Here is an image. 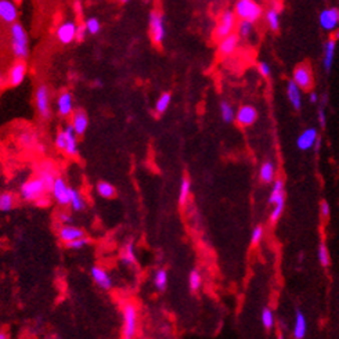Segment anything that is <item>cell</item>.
I'll list each match as a JSON object with an SVG mask.
<instances>
[{
    "label": "cell",
    "mask_w": 339,
    "mask_h": 339,
    "mask_svg": "<svg viewBox=\"0 0 339 339\" xmlns=\"http://www.w3.org/2000/svg\"><path fill=\"white\" fill-rule=\"evenodd\" d=\"M90 244V240L87 238L86 236L81 237V238H76L74 241L67 242L65 245L68 249H75V251H78V249H83V248H86L87 245Z\"/></svg>",
    "instance_id": "7bdbcfd3"
},
{
    "label": "cell",
    "mask_w": 339,
    "mask_h": 339,
    "mask_svg": "<svg viewBox=\"0 0 339 339\" xmlns=\"http://www.w3.org/2000/svg\"><path fill=\"white\" fill-rule=\"evenodd\" d=\"M28 74V65L25 60H17L16 63L13 64L10 69H9V74H7V85L10 87H17L20 85H23V82L25 81Z\"/></svg>",
    "instance_id": "8fae6325"
},
{
    "label": "cell",
    "mask_w": 339,
    "mask_h": 339,
    "mask_svg": "<svg viewBox=\"0 0 339 339\" xmlns=\"http://www.w3.org/2000/svg\"><path fill=\"white\" fill-rule=\"evenodd\" d=\"M76 31H78V24L74 20H67L57 27L56 31V38L61 45H71L72 42L76 41Z\"/></svg>",
    "instance_id": "7c38bea8"
},
{
    "label": "cell",
    "mask_w": 339,
    "mask_h": 339,
    "mask_svg": "<svg viewBox=\"0 0 339 339\" xmlns=\"http://www.w3.org/2000/svg\"><path fill=\"white\" fill-rule=\"evenodd\" d=\"M121 260L123 265L126 266H134L137 262V256H136V249H134V244L132 241L126 242L121 251Z\"/></svg>",
    "instance_id": "83f0119b"
},
{
    "label": "cell",
    "mask_w": 339,
    "mask_h": 339,
    "mask_svg": "<svg viewBox=\"0 0 339 339\" xmlns=\"http://www.w3.org/2000/svg\"><path fill=\"white\" fill-rule=\"evenodd\" d=\"M90 276H92L93 281L96 282V285L100 287L104 291H109L112 289V278L108 274V271L105 270L101 266H93L92 270H90Z\"/></svg>",
    "instance_id": "e0dca14e"
},
{
    "label": "cell",
    "mask_w": 339,
    "mask_h": 339,
    "mask_svg": "<svg viewBox=\"0 0 339 339\" xmlns=\"http://www.w3.org/2000/svg\"><path fill=\"white\" fill-rule=\"evenodd\" d=\"M260 320H262V324H263V327H265L266 331H270V329L274 328L276 317H274V313H273V310H271L270 307H263V309H262Z\"/></svg>",
    "instance_id": "8d00e7d4"
},
{
    "label": "cell",
    "mask_w": 339,
    "mask_h": 339,
    "mask_svg": "<svg viewBox=\"0 0 339 339\" xmlns=\"http://www.w3.org/2000/svg\"><path fill=\"white\" fill-rule=\"evenodd\" d=\"M307 332V320L300 309L295 310V322H293V338L303 339Z\"/></svg>",
    "instance_id": "d4e9b609"
},
{
    "label": "cell",
    "mask_w": 339,
    "mask_h": 339,
    "mask_svg": "<svg viewBox=\"0 0 339 339\" xmlns=\"http://www.w3.org/2000/svg\"><path fill=\"white\" fill-rule=\"evenodd\" d=\"M49 191L45 182L39 176L29 179L20 187V197L24 201L35 202L38 205H41V202H46L45 197Z\"/></svg>",
    "instance_id": "7a4b0ae2"
},
{
    "label": "cell",
    "mask_w": 339,
    "mask_h": 339,
    "mask_svg": "<svg viewBox=\"0 0 339 339\" xmlns=\"http://www.w3.org/2000/svg\"><path fill=\"white\" fill-rule=\"evenodd\" d=\"M71 189L65 179L57 176L52 186V196L60 207H69L71 204Z\"/></svg>",
    "instance_id": "9c48e42d"
},
{
    "label": "cell",
    "mask_w": 339,
    "mask_h": 339,
    "mask_svg": "<svg viewBox=\"0 0 339 339\" xmlns=\"http://www.w3.org/2000/svg\"><path fill=\"white\" fill-rule=\"evenodd\" d=\"M320 134L317 132L316 127H307L303 132L300 133L296 138V147H298L300 151H307V149H311L314 147V143H316L317 137Z\"/></svg>",
    "instance_id": "d6986e66"
},
{
    "label": "cell",
    "mask_w": 339,
    "mask_h": 339,
    "mask_svg": "<svg viewBox=\"0 0 339 339\" xmlns=\"http://www.w3.org/2000/svg\"><path fill=\"white\" fill-rule=\"evenodd\" d=\"M93 85H94V86H103V83H101L100 81H96L94 83H93Z\"/></svg>",
    "instance_id": "94428289"
},
{
    "label": "cell",
    "mask_w": 339,
    "mask_h": 339,
    "mask_svg": "<svg viewBox=\"0 0 339 339\" xmlns=\"http://www.w3.org/2000/svg\"><path fill=\"white\" fill-rule=\"evenodd\" d=\"M320 147H321V137L318 136L316 140V143H314V152H316V155H318V152H320Z\"/></svg>",
    "instance_id": "f5cc1de1"
},
{
    "label": "cell",
    "mask_w": 339,
    "mask_h": 339,
    "mask_svg": "<svg viewBox=\"0 0 339 339\" xmlns=\"http://www.w3.org/2000/svg\"><path fill=\"white\" fill-rule=\"evenodd\" d=\"M219 111H220V116L226 123H231L236 121V111L233 108L229 101H220L219 104Z\"/></svg>",
    "instance_id": "d6a6232c"
},
{
    "label": "cell",
    "mask_w": 339,
    "mask_h": 339,
    "mask_svg": "<svg viewBox=\"0 0 339 339\" xmlns=\"http://www.w3.org/2000/svg\"><path fill=\"white\" fill-rule=\"evenodd\" d=\"M191 194V182L189 178L182 179V183H180V189H179V205L184 207Z\"/></svg>",
    "instance_id": "f546056e"
},
{
    "label": "cell",
    "mask_w": 339,
    "mask_h": 339,
    "mask_svg": "<svg viewBox=\"0 0 339 339\" xmlns=\"http://www.w3.org/2000/svg\"><path fill=\"white\" fill-rule=\"evenodd\" d=\"M292 81L298 85L302 90H309L310 92L314 85V79H313V72L309 64H300L296 68L293 69Z\"/></svg>",
    "instance_id": "30bf717a"
},
{
    "label": "cell",
    "mask_w": 339,
    "mask_h": 339,
    "mask_svg": "<svg viewBox=\"0 0 339 339\" xmlns=\"http://www.w3.org/2000/svg\"><path fill=\"white\" fill-rule=\"evenodd\" d=\"M36 176H39V178L45 182V184H46L49 190H52L53 183H54V180H56V178H57V175H56V169L53 167L52 163H43V166L39 169V172H38Z\"/></svg>",
    "instance_id": "4316f807"
},
{
    "label": "cell",
    "mask_w": 339,
    "mask_h": 339,
    "mask_svg": "<svg viewBox=\"0 0 339 339\" xmlns=\"http://www.w3.org/2000/svg\"><path fill=\"white\" fill-rule=\"evenodd\" d=\"M234 13L238 20H247L256 24L263 16V9L255 0H237Z\"/></svg>",
    "instance_id": "5b68a950"
},
{
    "label": "cell",
    "mask_w": 339,
    "mask_h": 339,
    "mask_svg": "<svg viewBox=\"0 0 339 339\" xmlns=\"http://www.w3.org/2000/svg\"><path fill=\"white\" fill-rule=\"evenodd\" d=\"M202 285V276L200 270H191V273L189 274V287H190L191 292H197L200 291V288Z\"/></svg>",
    "instance_id": "ab89813d"
},
{
    "label": "cell",
    "mask_w": 339,
    "mask_h": 339,
    "mask_svg": "<svg viewBox=\"0 0 339 339\" xmlns=\"http://www.w3.org/2000/svg\"><path fill=\"white\" fill-rule=\"evenodd\" d=\"M83 236H85V231L79 229V227H75L72 224H63L58 229V238L64 244L74 241L76 238H81Z\"/></svg>",
    "instance_id": "44dd1931"
},
{
    "label": "cell",
    "mask_w": 339,
    "mask_h": 339,
    "mask_svg": "<svg viewBox=\"0 0 339 339\" xmlns=\"http://www.w3.org/2000/svg\"><path fill=\"white\" fill-rule=\"evenodd\" d=\"M18 12L17 3L14 0H0V20L6 24H14L17 23Z\"/></svg>",
    "instance_id": "9a60e30c"
},
{
    "label": "cell",
    "mask_w": 339,
    "mask_h": 339,
    "mask_svg": "<svg viewBox=\"0 0 339 339\" xmlns=\"http://www.w3.org/2000/svg\"><path fill=\"white\" fill-rule=\"evenodd\" d=\"M138 311L133 302H126L122 306V338L133 339L137 333Z\"/></svg>",
    "instance_id": "277c9868"
},
{
    "label": "cell",
    "mask_w": 339,
    "mask_h": 339,
    "mask_svg": "<svg viewBox=\"0 0 339 339\" xmlns=\"http://www.w3.org/2000/svg\"><path fill=\"white\" fill-rule=\"evenodd\" d=\"M96 189H97L98 196L107 198V200H111L116 196V189L108 182H98Z\"/></svg>",
    "instance_id": "d590c367"
},
{
    "label": "cell",
    "mask_w": 339,
    "mask_h": 339,
    "mask_svg": "<svg viewBox=\"0 0 339 339\" xmlns=\"http://www.w3.org/2000/svg\"><path fill=\"white\" fill-rule=\"evenodd\" d=\"M258 71H259V74L262 75L263 78H270L271 68H270V65L266 63V61H260V63L258 64Z\"/></svg>",
    "instance_id": "7dc6e473"
},
{
    "label": "cell",
    "mask_w": 339,
    "mask_h": 339,
    "mask_svg": "<svg viewBox=\"0 0 339 339\" xmlns=\"http://www.w3.org/2000/svg\"><path fill=\"white\" fill-rule=\"evenodd\" d=\"M154 287L163 292L167 287V271L165 269H159L156 270L155 276H154Z\"/></svg>",
    "instance_id": "f35d334b"
},
{
    "label": "cell",
    "mask_w": 339,
    "mask_h": 339,
    "mask_svg": "<svg viewBox=\"0 0 339 339\" xmlns=\"http://www.w3.org/2000/svg\"><path fill=\"white\" fill-rule=\"evenodd\" d=\"M287 97L295 111L302 109V89L291 79L287 83Z\"/></svg>",
    "instance_id": "603a6c76"
},
{
    "label": "cell",
    "mask_w": 339,
    "mask_h": 339,
    "mask_svg": "<svg viewBox=\"0 0 339 339\" xmlns=\"http://www.w3.org/2000/svg\"><path fill=\"white\" fill-rule=\"evenodd\" d=\"M318 104H320V105H322V107H325V105H327V104H328V94H327V93H324V94H322L321 98H320V101H318Z\"/></svg>",
    "instance_id": "11a10c76"
},
{
    "label": "cell",
    "mask_w": 339,
    "mask_h": 339,
    "mask_svg": "<svg viewBox=\"0 0 339 339\" xmlns=\"http://www.w3.org/2000/svg\"><path fill=\"white\" fill-rule=\"evenodd\" d=\"M20 141L23 143V145L25 147H32L35 143H36V136L35 133L32 132H24L20 137Z\"/></svg>",
    "instance_id": "f6af8a7d"
},
{
    "label": "cell",
    "mask_w": 339,
    "mask_h": 339,
    "mask_svg": "<svg viewBox=\"0 0 339 339\" xmlns=\"http://www.w3.org/2000/svg\"><path fill=\"white\" fill-rule=\"evenodd\" d=\"M74 7H75V12H76V14H81L82 16V3L79 2V0H76V2H75Z\"/></svg>",
    "instance_id": "db71d44e"
},
{
    "label": "cell",
    "mask_w": 339,
    "mask_h": 339,
    "mask_svg": "<svg viewBox=\"0 0 339 339\" xmlns=\"http://www.w3.org/2000/svg\"><path fill=\"white\" fill-rule=\"evenodd\" d=\"M69 207L74 212H81L86 207V202H85L82 193L76 189H71V204H69Z\"/></svg>",
    "instance_id": "4dcf8cb0"
},
{
    "label": "cell",
    "mask_w": 339,
    "mask_h": 339,
    "mask_svg": "<svg viewBox=\"0 0 339 339\" xmlns=\"http://www.w3.org/2000/svg\"><path fill=\"white\" fill-rule=\"evenodd\" d=\"M309 101H310V104H317L318 101H320V97H318V94L314 92H310L309 93Z\"/></svg>",
    "instance_id": "816d5d0a"
},
{
    "label": "cell",
    "mask_w": 339,
    "mask_h": 339,
    "mask_svg": "<svg viewBox=\"0 0 339 339\" xmlns=\"http://www.w3.org/2000/svg\"><path fill=\"white\" fill-rule=\"evenodd\" d=\"M57 111L58 115L63 116V118H68L72 115L74 112V96L72 93L68 90H64L63 93H60V96L57 97Z\"/></svg>",
    "instance_id": "ac0fdd59"
},
{
    "label": "cell",
    "mask_w": 339,
    "mask_h": 339,
    "mask_svg": "<svg viewBox=\"0 0 339 339\" xmlns=\"http://www.w3.org/2000/svg\"><path fill=\"white\" fill-rule=\"evenodd\" d=\"M265 20L267 27L273 31V32H277L280 29V24H281V20H280V12L277 9H270L267 10L265 14Z\"/></svg>",
    "instance_id": "1f68e13d"
},
{
    "label": "cell",
    "mask_w": 339,
    "mask_h": 339,
    "mask_svg": "<svg viewBox=\"0 0 339 339\" xmlns=\"http://www.w3.org/2000/svg\"><path fill=\"white\" fill-rule=\"evenodd\" d=\"M317 259L321 267H328L331 265V258H329V251H328L327 244L325 242H320L318 248H317Z\"/></svg>",
    "instance_id": "74e56055"
},
{
    "label": "cell",
    "mask_w": 339,
    "mask_h": 339,
    "mask_svg": "<svg viewBox=\"0 0 339 339\" xmlns=\"http://www.w3.org/2000/svg\"><path fill=\"white\" fill-rule=\"evenodd\" d=\"M320 213H321V216L324 219L329 218V215H331V208H329V204L327 201H321L320 204Z\"/></svg>",
    "instance_id": "681fc988"
},
{
    "label": "cell",
    "mask_w": 339,
    "mask_h": 339,
    "mask_svg": "<svg viewBox=\"0 0 339 339\" xmlns=\"http://www.w3.org/2000/svg\"><path fill=\"white\" fill-rule=\"evenodd\" d=\"M335 53H336V41L335 39H328L324 45V57H322V68L329 74L332 69L333 60H335Z\"/></svg>",
    "instance_id": "7402d4cb"
},
{
    "label": "cell",
    "mask_w": 339,
    "mask_h": 339,
    "mask_svg": "<svg viewBox=\"0 0 339 339\" xmlns=\"http://www.w3.org/2000/svg\"><path fill=\"white\" fill-rule=\"evenodd\" d=\"M237 20L238 18H237L234 10H224L216 23V27L213 31V38L219 42L233 32H236L237 23H238Z\"/></svg>",
    "instance_id": "8992f818"
},
{
    "label": "cell",
    "mask_w": 339,
    "mask_h": 339,
    "mask_svg": "<svg viewBox=\"0 0 339 339\" xmlns=\"http://www.w3.org/2000/svg\"><path fill=\"white\" fill-rule=\"evenodd\" d=\"M71 125L78 136H83L89 127V116L83 109H75L71 115Z\"/></svg>",
    "instance_id": "ffe728a7"
},
{
    "label": "cell",
    "mask_w": 339,
    "mask_h": 339,
    "mask_svg": "<svg viewBox=\"0 0 339 339\" xmlns=\"http://www.w3.org/2000/svg\"><path fill=\"white\" fill-rule=\"evenodd\" d=\"M285 202V186L282 179H276L273 182L270 197H269V204L276 205V204H284Z\"/></svg>",
    "instance_id": "cb8c5ba5"
},
{
    "label": "cell",
    "mask_w": 339,
    "mask_h": 339,
    "mask_svg": "<svg viewBox=\"0 0 339 339\" xmlns=\"http://www.w3.org/2000/svg\"><path fill=\"white\" fill-rule=\"evenodd\" d=\"M10 42L13 56L17 60L27 61L29 57V38L23 24L14 23L10 25Z\"/></svg>",
    "instance_id": "6da1fadb"
},
{
    "label": "cell",
    "mask_w": 339,
    "mask_h": 339,
    "mask_svg": "<svg viewBox=\"0 0 339 339\" xmlns=\"http://www.w3.org/2000/svg\"><path fill=\"white\" fill-rule=\"evenodd\" d=\"M236 32L240 36V39H249L255 32V23L247 21V20H240L237 23Z\"/></svg>",
    "instance_id": "f1b7e54d"
},
{
    "label": "cell",
    "mask_w": 339,
    "mask_h": 339,
    "mask_svg": "<svg viewBox=\"0 0 339 339\" xmlns=\"http://www.w3.org/2000/svg\"><path fill=\"white\" fill-rule=\"evenodd\" d=\"M148 31L149 36L155 45H162L166 39V25H165V18L159 12L149 13L148 16Z\"/></svg>",
    "instance_id": "52a82bcc"
},
{
    "label": "cell",
    "mask_w": 339,
    "mask_h": 339,
    "mask_svg": "<svg viewBox=\"0 0 339 339\" xmlns=\"http://www.w3.org/2000/svg\"><path fill=\"white\" fill-rule=\"evenodd\" d=\"M7 338H9V336H7V333L2 332V331H0V339H7Z\"/></svg>",
    "instance_id": "6f0895ef"
},
{
    "label": "cell",
    "mask_w": 339,
    "mask_h": 339,
    "mask_svg": "<svg viewBox=\"0 0 339 339\" xmlns=\"http://www.w3.org/2000/svg\"><path fill=\"white\" fill-rule=\"evenodd\" d=\"M87 29L85 27V23L78 25V31H76V42H83L87 36Z\"/></svg>",
    "instance_id": "c3c4849f"
},
{
    "label": "cell",
    "mask_w": 339,
    "mask_h": 339,
    "mask_svg": "<svg viewBox=\"0 0 339 339\" xmlns=\"http://www.w3.org/2000/svg\"><path fill=\"white\" fill-rule=\"evenodd\" d=\"M273 211L270 213V223L274 224L278 222V219L281 218L282 213H284V209H285V202L284 204H276L273 205Z\"/></svg>",
    "instance_id": "ee69618b"
},
{
    "label": "cell",
    "mask_w": 339,
    "mask_h": 339,
    "mask_svg": "<svg viewBox=\"0 0 339 339\" xmlns=\"http://www.w3.org/2000/svg\"><path fill=\"white\" fill-rule=\"evenodd\" d=\"M130 2H132V0H119L121 5H127V3H130Z\"/></svg>",
    "instance_id": "91938a15"
},
{
    "label": "cell",
    "mask_w": 339,
    "mask_h": 339,
    "mask_svg": "<svg viewBox=\"0 0 339 339\" xmlns=\"http://www.w3.org/2000/svg\"><path fill=\"white\" fill-rule=\"evenodd\" d=\"M16 207V197L10 191L0 193V212H10Z\"/></svg>",
    "instance_id": "e575fe53"
},
{
    "label": "cell",
    "mask_w": 339,
    "mask_h": 339,
    "mask_svg": "<svg viewBox=\"0 0 339 339\" xmlns=\"http://www.w3.org/2000/svg\"><path fill=\"white\" fill-rule=\"evenodd\" d=\"M3 83H5V81H3V75H2V72H0V89H2V86H3Z\"/></svg>",
    "instance_id": "680465c9"
},
{
    "label": "cell",
    "mask_w": 339,
    "mask_h": 339,
    "mask_svg": "<svg viewBox=\"0 0 339 339\" xmlns=\"http://www.w3.org/2000/svg\"><path fill=\"white\" fill-rule=\"evenodd\" d=\"M14 2H16V3H17V5H20V3H23L24 0H14Z\"/></svg>",
    "instance_id": "6125c7cd"
},
{
    "label": "cell",
    "mask_w": 339,
    "mask_h": 339,
    "mask_svg": "<svg viewBox=\"0 0 339 339\" xmlns=\"http://www.w3.org/2000/svg\"><path fill=\"white\" fill-rule=\"evenodd\" d=\"M35 105L42 119L52 116V93L47 85H39L35 92Z\"/></svg>",
    "instance_id": "ba28073f"
},
{
    "label": "cell",
    "mask_w": 339,
    "mask_h": 339,
    "mask_svg": "<svg viewBox=\"0 0 339 339\" xmlns=\"http://www.w3.org/2000/svg\"><path fill=\"white\" fill-rule=\"evenodd\" d=\"M318 24L324 31L333 32L339 27V9L328 7L318 14Z\"/></svg>",
    "instance_id": "4fadbf2b"
},
{
    "label": "cell",
    "mask_w": 339,
    "mask_h": 339,
    "mask_svg": "<svg viewBox=\"0 0 339 339\" xmlns=\"http://www.w3.org/2000/svg\"><path fill=\"white\" fill-rule=\"evenodd\" d=\"M78 134L74 130V126L71 123H67L65 126L57 133L54 138V144L58 151L64 152L67 156H76L79 152L78 148Z\"/></svg>",
    "instance_id": "3957f363"
},
{
    "label": "cell",
    "mask_w": 339,
    "mask_h": 339,
    "mask_svg": "<svg viewBox=\"0 0 339 339\" xmlns=\"http://www.w3.org/2000/svg\"><path fill=\"white\" fill-rule=\"evenodd\" d=\"M60 222L61 224H71L72 223V216H69L68 213H60Z\"/></svg>",
    "instance_id": "f907efd6"
},
{
    "label": "cell",
    "mask_w": 339,
    "mask_h": 339,
    "mask_svg": "<svg viewBox=\"0 0 339 339\" xmlns=\"http://www.w3.org/2000/svg\"><path fill=\"white\" fill-rule=\"evenodd\" d=\"M259 180L263 184H270L276 180V163L273 161H266L262 163L259 171Z\"/></svg>",
    "instance_id": "484cf974"
},
{
    "label": "cell",
    "mask_w": 339,
    "mask_h": 339,
    "mask_svg": "<svg viewBox=\"0 0 339 339\" xmlns=\"http://www.w3.org/2000/svg\"><path fill=\"white\" fill-rule=\"evenodd\" d=\"M85 27L87 29V34L92 35H98L100 34V31H101V23H100V20L97 17H89L85 21Z\"/></svg>",
    "instance_id": "60d3db41"
},
{
    "label": "cell",
    "mask_w": 339,
    "mask_h": 339,
    "mask_svg": "<svg viewBox=\"0 0 339 339\" xmlns=\"http://www.w3.org/2000/svg\"><path fill=\"white\" fill-rule=\"evenodd\" d=\"M172 103V93L171 92H163L156 98L155 103V112L158 115H162L166 112V109L169 108V105Z\"/></svg>",
    "instance_id": "836d02e7"
},
{
    "label": "cell",
    "mask_w": 339,
    "mask_h": 339,
    "mask_svg": "<svg viewBox=\"0 0 339 339\" xmlns=\"http://www.w3.org/2000/svg\"><path fill=\"white\" fill-rule=\"evenodd\" d=\"M263 236H265V229H263V226L258 224V226L252 230V233H251V245H252V247L259 245L260 241L263 240Z\"/></svg>",
    "instance_id": "b9f144b4"
},
{
    "label": "cell",
    "mask_w": 339,
    "mask_h": 339,
    "mask_svg": "<svg viewBox=\"0 0 339 339\" xmlns=\"http://www.w3.org/2000/svg\"><path fill=\"white\" fill-rule=\"evenodd\" d=\"M317 121L322 129L327 126V114H325V107H322V105H320L317 109Z\"/></svg>",
    "instance_id": "bcb514c9"
},
{
    "label": "cell",
    "mask_w": 339,
    "mask_h": 339,
    "mask_svg": "<svg viewBox=\"0 0 339 339\" xmlns=\"http://www.w3.org/2000/svg\"><path fill=\"white\" fill-rule=\"evenodd\" d=\"M238 45H240V36L237 35V32H233L219 41L218 53L222 57H229L231 54H234V52L238 49Z\"/></svg>",
    "instance_id": "2e32d148"
},
{
    "label": "cell",
    "mask_w": 339,
    "mask_h": 339,
    "mask_svg": "<svg viewBox=\"0 0 339 339\" xmlns=\"http://www.w3.org/2000/svg\"><path fill=\"white\" fill-rule=\"evenodd\" d=\"M333 39L338 42L339 41V28H336L333 31Z\"/></svg>",
    "instance_id": "9f6ffc18"
},
{
    "label": "cell",
    "mask_w": 339,
    "mask_h": 339,
    "mask_svg": "<svg viewBox=\"0 0 339 339\" xmlns=\"http://www.w3.org/2000/svg\"><path fill=\"white\" fill-rule=\"evenodd\" d=\"M258 109L253 105H241L236 112V122L242 127L252 126L258 121Z\"/></svg>",
    "instance_id": "5bb4252c"
}]
</instances>
